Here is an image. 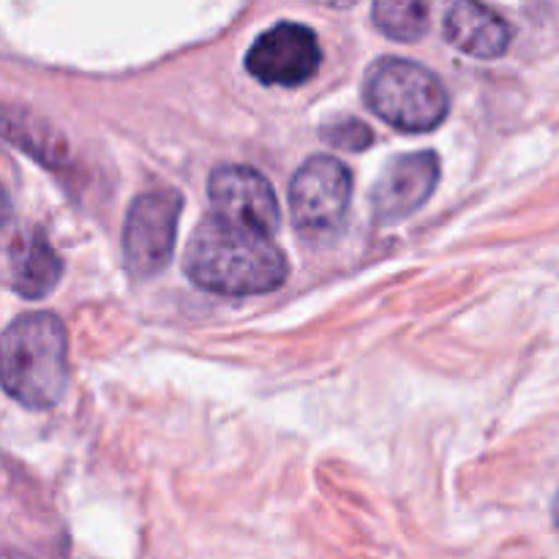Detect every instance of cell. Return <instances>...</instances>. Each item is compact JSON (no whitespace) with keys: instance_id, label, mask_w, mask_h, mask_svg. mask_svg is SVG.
Returning a JSON list of instances; mask_svg holds the SVG:
<instances>
[{"instance_id":"cell-1","label":"cell","mask_w":559,"mask_h":559,"mask_svg":"<svg viewBox=\"0 0 559 559\" xmlns=\"http://www.w3.org/2000/svg\"><path fill=\"white\" fill-rule=\"evenodd\" d=\"M183 271L197 287L229 298L265 295L287 282V257L271 238L211 216L191 233Z\"/></svg>"},{"instance_id":"cell-2","label":"cell","mask_w":559,"mask_h":559,"mask_svg":"<svg viewBox=\"0 0 559 559\" xmlns=\"http://www.w3.org/2000/svg\"><path fill=\"white\" fill-rule=\"evenodd\" d=\"M3 388L27 409H49L69 388V336L49 311H31L3 333Z\"/></svg>"},{"instance_id":"cell-3","label":"cell","mask_w":559,"mask_h":559,"mask_svg":"<svg viewBox=\"0 0 559 559\" xmlns=\"http://www.w3.org/2000/svg\"><path fill=\"white\" fill-rule=\"evenodd\" d=\"M371 112L402 131L437 129L448 118L451 98L435 71L407 58H380L364 82Z\"/></svg>"},{"instance_id":"cell-4","label":"cell","mask_w":559,"mask_h":559,"mask_svg":"<svg viewBox=\"0 0 559 559\" xmlns=\"http://www.w3.org/2000/svg\"><path fill=\"white\" fill-rule=\"evenodd\" d=\"M353 175L336 156H311L289 183V216L304 238L328 240L347 218Z\"/></svg>"},{"instance_id":"cell-5","label":"cell","mask_w":559,"mask_h":559,"mask_svg":"<svg viewBox=\"0 0 559 559\" xmlns=\"http://www.w3.org/2000/svg\"><path fill=\"white\" fill-rule=\"evenodd\" d=\"M183 200L173 189L142 191L123 224L126 267L134 278H151L169 265Z\"/></svg>"},{"instance_id":"cell-6","label":"cell","mask_w":559,"mask_h":559,"mask_svg":"<svg viewBox=\"0 0 559 559\" xmlns=\"http://www.w3.org/2000/svg\"><path fill=\"white\" fill-rule=\"evenodd\" d=\"M213 216L246 233L271 238L282 227V207L271 180L246 164H222L207 180Z\"/></svg>"},{"instance_id":"cell-7","label":"cell","mask_w":559,"mask_h":559,"mask_svg":"<svg viewBox=\"0 0 559 559\" xmlns=\"http://www.w3.org/2000/svg\"><path fill=\"white\" fill-rule=\"evenodd\" d=\"M322 49L317 33L300 22H278L267 27L246 52V71L262 85L298 87L317 74Z\"/></svg>"},{"instance_id":"cell-8","label":"cell","mask_w":559,"mask_h":559,"mask_svg":"<svg viewBox=\"0 0 559 559\" xmlns=\"http://www.w3.org/2000/svg\"><path fill=\"white\" fill-rule=\"evenodd\" d=\"M440 180V158L435 151L404 153L382 169L371 189V207L382 224L402 222L426 205Z\"/></svg>"},{"instance_id":"cell-9","label":"cell","mask_w":559,"mask_h":559,"mask_svg":"<svg viewBox=\"0 0 559 559\" xmlns=\"http://www.w3.org/2000/svg\"><path fill=\"white\" fill-rule=\"evenodd\" d=\"M63 262L52 249L44 233L38 229H22L5 249V278L11 289L27 300L47 298L60 282Z\"/></svg>"},{"instance_id":"cell-10","label":"cell","mask_w":559,"mask_h":559,"mask_svg":"<svg viewBox=\"0 0 559 559\" xmlns=\"http://www.w3.org/2000/svg\"><path fill=\"white\" fill-rule=\"evenodd\" d=\"M442 33L453 47L473 58H500L508 52L513 31L495 9L480 3H453L448 5Z\"/></svg>"},{"instance_id":"cell-11","label":"cell","mask_w":559,"mask_h":559,"mask_svg":"<svg viewBox=\"0 0 559 559\" xmlns=\"http://www.w3.org/2000/svg\"><path fill=\"white\" fill-rule=\"evenodd\" d=\"M371 22L382 36L396 41H418L429 31V5L380 0L371 5Z\"/></svg>"},{"instance_id":"cell-12","label":"cell","mask_w":559,"mask_h":559,"mask_svg":"<svg viewBox=\"0 0 559 559\" xmlns=\"http://www.w3.org/2000/svg\"><path fill=\"white\" fill-rule=\"evenodd\" d=\"M322 136L331 145L342 147V151H366L374 142V134H371L369 126L358 118H342L322 126Z\"/></svg>"},{"instance_id":"cell-13","label":"cell","mask_w":559,"mask_h":559,"mask_svg":"<svg viewBox=\"0 0 559 559\" xmlns=\"http://www.w3.org/2000/svg\"><path fill=\"white\" fill-rule=\"evenodd\" d=\"M555 524H557V530H559V495H557V502H555Z\"/></svg>"},{"instance_id":"cell-14","label":"cell","mask_w":559,"mask_h":559,"mask_svg":"<svg viewBox=\"0 0 559 559\" xmlns=\"http://www.w3.org/2000/svg\"><path fill=\"white\" fill-rule=\"evenodd\" d=\"M5 559H14V555H5Z\"/></svg>"}]
</instances>
